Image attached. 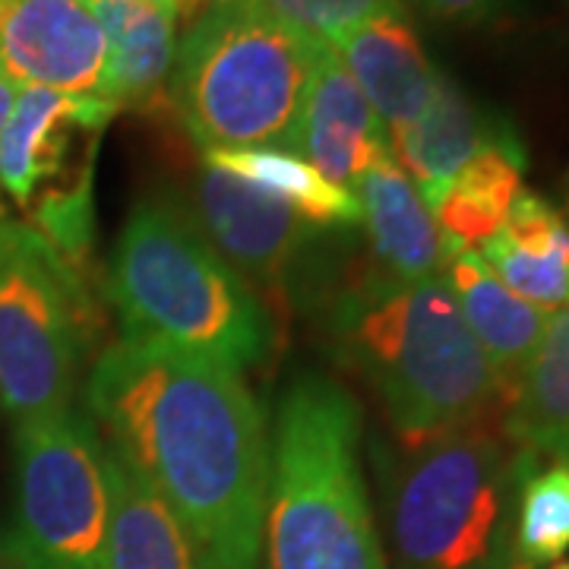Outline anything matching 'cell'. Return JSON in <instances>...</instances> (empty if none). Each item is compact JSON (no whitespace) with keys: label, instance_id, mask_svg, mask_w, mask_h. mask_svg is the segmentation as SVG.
<instances>
[{"label":"cell","instance_id":"obj_15","mask_svg":"<svg viewBox=\"0 0 569 569\" xmlns=\"http://www.w3.org/2000/svg\"><path fill=\"white\" fill-rule=\"evenodd\" d=\"M355 200L361 212L370 269L392 282H421L443 276L447 241L433 222V212L421 200L392 152L377 159L355 181Z\"/></svg>","mask_w":569,"mask_h":569},{"label":"cell","instance_id":"obj_9","mask_svg":"<svg viewBox=\"0 0 569 569\" xmlns=\"http://www.w3.org/2000/svg\"><path fill=\"white\" fill-rule=\"evenodd\" d=\"M193 219L212 247L250 284L291 305L317 307L339 282L332 231L307 222L253 183L203 164L193 187Z\"/></svg>","mask_w":569,"mask_h":569},{"label":"cell","instance_id":"obj_12","mask_svg":"<svg viewBox=\"0 0 569 569\" xmlns=\"http://www.w3.org/2000/svg\"><path fill=\"white\" fill-rule=\"evenodd\" d=\"M291 152L313 164L329 183L355 187L377 159L389 156V133L377 121L361 89L348 77L342 61L323 48L305 92L295 130L288 137Z\"/></svg>","mask_w":569,"mask_h":569},{"label":"cell","instance_id":"obj_10","mask_svg":"<svg viewBox=\"0 0 569 569\" xmlns=\"http://www.w3.org/2000/svg\"><path fill=\"white\" fill-rule=\"evenodd\" d=\"M121 111L102 96H67L51 89H20L13 114L0 133V200L29 216L36 206L92 174L96 152L82 156V140H99Z\"/></svg>","mask_w":569,"mask_h":569},{"label":"cell","instance_id":"obj_8","mask_svg":"<svg viewBox=\"0 0 569 569\" xmlns=\"http://www.w3.org/2000/svg\"><path fill=\"white\" fill-rule=\"evenodd\" d=\"M108 447L67 408L13 427V509L3 553L13 569H108Z\"/></svg>","mask_w":569,"mask_h":569},{"label":"cell","instance_id":"obj_5","mask_svg":"<svg viewBox=\"0 0 569 569\" xmlns=\"http://www.w3.org/2000/svg\"><path fill=\"white\" fill-rule=\"evenodd\" d=\"M396 569H503L512 560L519 449L500 418L402 447L380 466Z\"/></svg>","mask_w":569,"mask_h":569},{"label":"cell","instance_id":"obj_19","mask_svg":"<svg viewBox=\"0 0 569 569\" xmlns=\"http://www.w3.org/2000/svg\"><path fill=\"white\" fill-rule=\"evenodd\" d=\"M503 433L541 462L569 466V305L550 323L503 406Z\"/></svg>","mask_w":569,"mask_h":569},{"label":"cell","instance_id":"obj_27","mask_svg":"<svg viewBox=\"0 0 569 569\" xmlns=\"http://www.w3.org/2000/svg\"><path fill=\"white\" fill-rule=\"evenodd\" d=\"M17 96H20V86L10 80V77H3V73H0V133H3V127H7L10 114H13Z\"/></svg>","mask_w":569,"mask_h":569},{"label":"cell","instance_id":"obj_11","mask_svg":"<svg viewBox=\"0 0 569 569\" xmlns=\"http://www.w3.org/2000/svg\"><path fill=\"white\" fill-rule=\"evenodd\" d=\"M0 73L20 89L102 96V26L80 0H0Z\"/></svg>","mask_w":569,"mask_h":569},{"label":"cell","instance_id":"obj_17","mask_svg":"<svg viewBox=\"0 0 569 569\" xmlns=\"http://www.w3.org/2000/svg\"><path fill=\"white\" fill-rule=\"evenodd\" d=\"M443 276L452 288V298L459 305L468 332L475 336L490 367L497 370L509 399V389L516 387L519 373L526 370L548 329L550 310H541L512 295L478 257V250L447 247Z\"/></svg>","mask_w":569,"mask_h":569},{"label":"cell","instance_id":"obj_7","mask_svg":"<svg viewBox=\"0 0 569 569\" xmlns=\"http://www.w3.org/2000/svg\"><path fill=\"white\" fill-rule=\"evenodd\" d=\"M92 313L86 272L0 212V408L13 427L73 408Z\"/></svg>","mask_w":569,"mask_h":569},{"label":"cell","instance_id":"obj_22","mask_svg":"<svg viewBox=\"0 0 569 569\" xmlns=\"http://www.w3.org/2000/svg\"><path fill=\"white\" fill-rule=\"evenodd\" d=\"M203 164L222 168L228 174L253 183L257 190L320 228H355L361 222L355 193L326 181L313 164L284 146L212 149L203 152Z\"/></svg>","mask_w":569,"mask_h":569},{"label":"cell","instance_id":"obj_29","mask_svg":"<svg viewBox=\"0 0 569 569\" xmlns=\"http://www.w3.org/2000/svg\"><path fill=\"white\" fill-rule=\"evenodd\" d=\"M548 569H569V560H560V563H550Z\"/></svg>","mask_w":569,"mask_h":569},{"label":"cell","instance_id":"obj_14","mask_svg":"<svg viewBox=\"0 0 569 569\" xmlns=\"http://www.w3.org/2000/svg\"><path fill=\"white\" fill-rule=\"evenodd\" d=\"M332 54L342 61L387 133L421 118L440 73L427 58L406 3L387 7L351 29L332 44Z\"/></svg>","mask_w":569,"mask_h":569},{"label":"cell","instance_id":"obj_16","mask_svg":"<svg viewBox=\"0 0 569 569\" xmlns=\"http://www.w3.org/2000/svg\"><path fill=\"white\" fill-rule=\"evenodd\" d=\"M478 257L522 301L550 313L569 305V216L541 193L522 190Z\"/></svg>","mask_w":569,"mask_h":569},{"label":"cell","instance_id":"obj_2","mask_svg":"<svg viewBox=\"0 0 569 569\" xmlns=\"http://www.w3.org/2000/svg\"><path fill=\"white\" fill-rule=\"evenodd\" d=\"M332 355L358 373L402 447L503 418L507 389L468 332L447 276L392 282L361 266L313 307Z\"/></svg>","mask_w":569,"mask_h":569},{"label":"cell","instance_id":"obj_25","mask_svg":"<svg viewBox=\"0 0 569 569\" xmlns=\"http://www.w3.org/2000/svg\"><path fill=\"white\" fill-rule=\"evenodd\" d=\"M430 20L449 22V26H488L497 22L512 0H411Z\"/></svg>","mask_w":569,"mask_h":569},{"label":"cell","instance_id":"obj_21","mask_svg":"<svg viewBox=\"0 0 569 569\" xmlns=\"http://www.w3.org/2000/svg\"><path fill=\"white\" fill-rule=\"evenodd\" d=\"M522 174H526L522 142H500L478 152L430 209L447 247L478 250L485 244L507 222L516 197L526 190Z\"/></svg>","mask_w":569,"mask_h":569},{"label":"cell","instance_id":"obj_32","mask_svg":"<svg viewBox=\"0 0 569 569\" xmlns=\"http://www.w3.org/2000/svg\"><path fill=\"white\" fill-rule=\"evenodd\" d=\"M0 212H7V209H0Z\"/></svg>","mask_w":569,"mask_h":569},{"label":"cell","instance_id":"obj_31","mask_svg":"<svg viewBox=\"0 0 569 569\" xmlns=\"http://www.w3.org/2000/svg\"><path fill=\"white\" fill-rule=\"evenodd\" d=\"M0 209H3V200H0Z\"/></svg>","mask_w":569,"mask_h":569},{"label":"cell","instance_id":"obj_4","mask_svg":"<svg viewBox=\"0 0 569 569\" xmlns=\"http://www.w3.org/2000/svg\"><path fill=\"white\" fill-rule=\"evenodd\" d=\"M269 569H387L361 471V408L320 373L284 389L269 440Z\"/></svg>","mask_w":569,"mask_h":569},{"label":"cell","instance_id":"obj_30","mask_svg":"<svg viewBox=\"0 0 569 569\" xmlns=\"http://www.w3.org/2000/svg\"><path fill=\"white\" fill-rule=\"evenodd\" d=\"M80 3H86V7H89V3H96V0H80Z\"/></svg>","mask_w":569,"mask_h":569},{"label":"cell","instance_id":"obj_3","mask_svg":"<svg viewBox=\"0 0 569 569\" xmlns=\"http://www.w3.org/2000/svg\"><path fill=\"white\" fill-rule=\"evenodd\" d=\"M108 298L127 339L159 342L228 370L272 355L276 323L260 291L224 260L190 209L142 200L111 250Z\"/></svg>","mask_w":569,"mask_h":569},{"label":"cell","instance_id":"obj_18","mask_svg":"<svg viewBox=\"0 0 569 569\" xmlns=\"http://www.w3.org/2000/svg\"><path fill=\"white\" fill-rule=\"evenodd\" d=\"M89 10L104 36L102 99L118 111H149L168 99L178 22L146 0H96Z\"/></svg>","mask_w":569,"mask_h":569},{"label":"cell","instance_id":"obj_28","mask_svg":"<svg viewBox=\"0 0 569 569\" xmlns=\"http://www.w3.org/2000/svg\"><path fill=\"white\" fill-rule=\"evenodd\" d=\"M503 569H531V567H526V563H519V560H509V563Z\"/></svg>","mask_w":569,"mask_h":569},{"label":"cell","instance_id":"obj_1","mask_svg":"<svg viewBox=\"0 0 569 569\" xmlns=\"http://www.w3.org/2000/svg\"><path fill=\"white\" fill-rule=\"evenodd\" d=\"M86 406L181 522L200 569H260L269 433L244 373L121 336L89 370Z\"/></svg>","mask_w":569,"mask_h":569},{"label":"cell","instance_id":"obj_23","mask_svg":"<svg viewBox=\"0 0 569 569\" xmlns=\"http://www.w3.org/2000/svg\"><path fill=\"white\" fill-rule=\"evenodd\" d=\"M509 545L512 560L531 569L563 560L569 550V466H541V459L519 449Z\"/></svg>","mask_w":569,"mask_h":569},{"label":"cell","instance_id":"obj_20","mask_svg":"<svg viewBox=\"0 0 569 569\" xmlns=\"http://www.w3.org/2000/svg\"><path fill=\"white\" fill-rule=\"evenodd\" d=\"M108 569H200L190 538L164 500L108 449Z\"/></svg>","mask_w":569,"mask_h":569},{"label":"cell","instance_id":"obj_6","mask_svg":"<svg viewBox=\"0 0 569 569\" xmlns=\"http://www.w3.org/2000/svg\"><path fill=\"white\" fill-rule=\"evenodd\" d=\"M320 51L247 0H209L178 41L168 102L203 152L288 146Z\"/></svg>","mask_w":569,"mask_h":569},{"label":"cell","instance_id":"obj_13","mask_svg":"<svg viewBox=\"0 0 569 569\" xmlns=\"http://www.w3.org/2000/svg\"><path fill=\"white\" fill-rule=\"evenodd\" d=\"M500 142H522L519 130L497 111L478 104L459 82L437 73L433 96L418 121L389 133V152L418 187L427 209L478 152Z\"/></svg>","mask_w":569,"mask_h":569},{"label":"cell","instance_id":"obj_26","mask_svg":"<svg viewBox=\"0 0 569 569\" xmlns=\"http://www.w3.org/2000/svg\"><path fill=\"white\" fill-rule=\"evenodd\" d=\"M152 7H159L162 13H168L174 22H193L197 13L206 7V0H146Z\"/></svg>","mask_w":569,"mask_h":569},{"label":"cell","instance_id":"obj_24","mask_svg":"<svg viewBox=\"0 0 569 569\" xmlns=\"http://www.w3.org/2000/svg\"><path fill=\"white\" fill-rule=\"evenodd\" d=\"M247 3H253L266 17L279 20L288 29H295L307 41L320 48H332L361 22L406 0H247Z\"/></svg>","mask_w":569,"mask_h":569}]
</instances>
